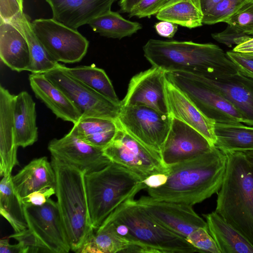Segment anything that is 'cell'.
I'll list each match as a JSON object with an SVG mask.
<instances>
[{"instance_id":"f1b7e54d","label":"cell","mask_w":253,"mask_h":253,"mask_svg":"<svg viewBox=\"0 0 253 253\" xmlns=\"http://www.w3.org/2000/svg\"><path fill=\"white\" fill-rule=\"evenodd\" d=\"M156 18L189 29L203 24L199 0H177L165 5L157 12Z\"/></svg>"},{"instance_id":"7402d4cb","label":"cell","mask_w":253,"mask_h":253,"mask_svg":"<svg viewBox=\"0 0 253 253\" xmlns=\"http://www.w3.org/2000/svg\"><path fill=\"white\" fill-rule=\"evenodd\" d=\"M14 192L21 200L31 193L48 187H55V175L46 157L30 161L15 175L12 176Z\"/></svg>"},{"instance_id":"f907efd6","label":"cell","mask_w":253,"mask_h":253,"mask_svg":"<svg viewBox=\"0 0 253 253\" xmlns=\"http://www.w3.org/2000/svg\"><path fill=\"white\" fill-rule=\"evenodd\" d=\"M176 0H169L164 5L170 4V3H171L173 2H174V1H176Z\"/></svg>"},{"instance_id":"ee69618b","label":"cell","mask_w":253,"mask_h":253,"mask_svg":"<svg viewBox=\"0 0 253 253\" xmlns=\"http://www.w3.org/2000/svg\"><path fill=\"white\" fill-rule=\"evenodd\" d=\"M168 179L167 173H159L151 175L143 180L147 188H155L164 184ZM146 188V189H147Z\"/></svg>"},{"instance_id":"3957f363","label":"cell","mask_w":253,"mask_h":253,"mask_svg":"<svg viewBox=\"0 0 253 253\" xmlns=\"http://www.w3.org/2000/svg\"><path fill=\"white\" fill-rule=\"evenodd\" d=\"M225 153L226 169L215 211L253 246V167L242 152Z\"/></svg>"},{"instance_id":"6da1fadb","label":"cell","mask_w":253,"mask_h":253,"mask_svg":"<svg viewBox=\"0 0 253 253\" xmlns=\"http://www.w3.org/2000/svg\"><path fill=\"white\" fill-rule=\"evenodd\" d=\"M226 166V154L214 146L199 156L168 167L166 182L147 188L148 194L157 200L192 206L218 192Z\"/></svg>"},{"instance_id":"30bf717a","label":"cell","mask_w":253,"mask_h":253,"mask_svg":"<svg viewBox=\"0 0 253 253\" xmlns=\"http://www.w3.org/2000/svg\"><path fill=\"white\" fill-rule=\"evenodd\" d=\"M103 152L112 162L134 172L143 180L153 174L168 172V168L159 154L143 145L120 127L113 140Z\"/></svg>"},{"instance_id":"c3c4849f","label":"cell","mask_w":253,"mask_h":253,"mask_svg":"<svg viewBox=\"0 0 253 253\" xmlns=\"http://www.w3.org/2000/svg\"><path fill=\"white\" fill-rule=\"evenodd\" d=\"M220 0H199L200 5L203 13V16Z\"/></svg>"},{"instance_id":"836d02e7","label":"cell","mask_w":253,"mask_h":253,"mask_svg":"<svg viewBox=\"0 0 253 253\" xmlns=\"http://www.w3.org/2000/svg\"><path fill=\"white\" fill-rule=\"evenodd\" d=\"M224 22L248 35H253V0H246Z\"/></svg>"},{"instance_id":"74e56055","label":"cell","mask_w":253,"mask_h":253,"mask_svg":"<svg viewBox=\"0 0 253 253\" xmlns=\"http://www.w3.org/2000/svg\"><path fill=\"white\" fill-rule=\"evenodd\" d=\"M211 36L215 41L230 47L233 45H239L252 37L229 25L223 31L212 34Z\"/></svg>"},{"instance_id":"ab89813d","label":"cell","mask_w":253,"mask_h":253,"mask_svg":"<svg viewBox=\"0 0 253 253\" xmlns=\"http://www.w3.org/2000/svg\"><path fill=\"white\" fill-rule=\"evenodd\" d=\"M23 12V0H0V20L10 22Z\"/></svg>"},{"instance_id":"ac0fdd59","label":"cell","mask_w":253,"mask_h":253,"mask_svg":"<svg viewBox=\"0 0 253 253\" xmlns=\"http://www.w3.org/2000/svg\"><path fill=\"white\" fill-rule=\"evenodd\" d=\"M117 0H45L51 7L52 18L74 29L111 10Z\"/></svg>"},{"instance_id":"f6af8a7d","label":"cell","mask_w":253,"mask_h":253,"mask_svg":"<svg viewBox=\"0 0 253 253\" xmlns=\"http://www.w3.org/2000/svg\"><path fill=\"white\" fill-rule=\"evenodd\" d=\"M0 253H23L21 245H11L7 239H1L0 241Z\"/></svg>"},{"instance_id":"d590c367","label":"cell","mask_w":253,"mask_h":253,"mask_svg":"<svg viewBox=\"0 0 253 253\" xmlns=\"http://www.w3.org/2000/svg\"><path fill=\"white\" fill-rule=\"evenodd\" d=\"M186 239L199 252L220 253L208 228L200 227L195 229L186 238Z\"/></svg>"},{"instance_id":"7bdbcfd3","label":"cell","mask_w":253,"mask_h":253,"mask_svg":"<svg viewBox=\"0 0 253 253\" xmlns=\"http://www.w3.org/2000/svg\"><path fill=\"white\" fill-rule=\"evenodd\" d=\"M177 25L168 21H161L156 23L154 28L156 32L161 37L171 38L177 31Z\"/></svg>"},{"instance_id":"603a6c76","label":"cell","mask_w":253,"mask_h":253,"mask_svg":"<svg viewBox=\"0 0 253 253\" xmlns=\"http://www.w3.org/2000/svg\"><path fill=\"white\" fill-rule=\"evenodd\" d=\"M0 58L11 70L20 72L27 71L30 64V54L23 35L10 22L0 20Z\"/></svg>"},{"instance_id":"5b68a950","label":"cell","mask_w":253,"mask_h":253,"mask_svg":"<svg viewBox=\"0 0 253 253\" xmlns=\"http://www.w3.org/2000/svg\"><path fill=\"white\" fill-rule=\"evenodd\" d=\"M85 184L90 220L95 230L122 203L147 188L138 174L113 162L85 174Z\"/></svg>"},{"instance_id":"681fc988","label":"cell","mask_w":253,"mask_h":253,"mask_svg":"<svg viewBox=\"0 0 253 253\" xmlns=\"http://www.w3.org/2000/svg\"><path fill=\"white\" fill-rule=\"evenodd\" d=\"M247 160L253 167V150H247L242 152Z\"/></svg>"},{"instance_id":"7a4b0ae2","label":"cell","mask_w":253,"mask_h":253,"mask_svg":"<svg viewBox=\"0 0 253 253\" xmlns=\"http://www.w3.org/2000/svg\"><path fill=\"white\" fill-rule=\"evenodd\" d=\"M143 51L152 66L165 72H182L215 79L239 70L227 53L212 43L150 39Z\"/></svg>"},{"instance_id":"1f68e13d","label":"cell","mask_w":253,"mask_h":253,"mask_svg":"<svg viewBox=\"0 0 253 253\" xmlns=\"http://www.w3.org/2000/svg\"><path fill=\"white\" fill-rule=\"evenodd\" d=\"M12 174L3 176L0 183V213L15 232L28 228L23 204L14 191Z\"/></svg>"},{"instance_id":"5bb4252c","label":"cell","mask_w":253,"mask_h":253,"mask_svg":"<svg viewBox=\"0 0 253 253\" xmlns=\"http://www.w3.org/2000/svg\"><path fill=\"white\" fill-rule=\"evenodd\" d=\"M213 147L197 130L172 117L170 129L162 147L161 157L164 164L168 167L203 154Z\"/></svg>"},{"instance_id":"ba28073f","label":"cell","mask_w":253,"mask_h":253,"mask_svg":"<svg viewBox=\"0 0 253 253\" xmlns=\"http://www.w3.org/2000/svg\"><path fill=\"white\" fill-rule=\"evenodd\" d=\"M172 117L144 106H122L118 126L143 145L159 154L169 132Z\"/></svg>"},{"instance_id":"d4e9b609","label":"cell","mask_w":253,"mask_h":253,"mask_svg":"<svg viewBox=\"0 0 253 253\" xmlns=\"http://www.w3.org/2000/svg\"><path fill=\"white\" fill-rule=\"evenodd\" d=\"M220 253H253V246L215 211L203 214Z\"/></svg>"},{"instance_id":"e0dca14e","label":"cell","mask_w":253,"mask_h":253,"mask_svg":"<svg viewBox=\"0 0 253 253\" xmlns=\"http://www.w3.org/2000/svg\"><path fill=\"white\" fill-rule=\"evenodd\" d=\"M197 76L236 108L242 117V123L253 126V77L239 70L215 79Z\"/></svg>"},{"instance_id":"bcb514c9","label":"cell","mask_w":253,"mask_h":253,"mask_svg":"<svg viewBox=\"0 0 253 253\" xmlns=\"http://www.w3.org/2000/svg\"><path fill=\"white\" fill-rule=\"evenodd\" d=\"M232 50L240 53H253V37L235 46Z\"/></svg>"},{"instance_id":"9a60e30c","label":"cell","mask_w":253,"mask_h":253,"mask_svg":"<svg viewBox=\"0 0 253 253\" xmlns=\"http://www.w3.org/2000/svg\"><path fill=\"white\" fill-rule=\"evenodd\" d=\"M136 201L160 223L185 239L197 228H208L206 221L196 213L192 206L159 201L149 195L142 196Z\"/></svg>"},{"instance_id":"d6986e66","label":"cell","mask_w":253,"mask_h":253,"mask_svg":"<svg viewBox=\"0 0 253 253\" xmlns=\"http://www.w3.org/2000/svg\"><path fill=\"white\" fill-rule=\"evenodd\" d=\"M165 90L169 113L205 136L213 146L215 123L205 116L178 88L166 79Z\"/></svg>"},{"instance_id":"60d3db41","label":"cell","mask_w":253,"mask_h":253,"mask_svg":"<svg viewBox=\"0 0 253 253\" xmlns=\"http://www.w3.org/2000/svg\"><path fill=\"white\" fill-rule=\"evenodd\" d=\"M238 70L253 77V53H244L230 50L226 52Z\"/></svg>"},{"instance_id":"2e32d148","label":"cell","mask_w":253,"mask_h":253,"mask_svg":"<svg viewBox=\"0 0 253 253\" xmlns=\"http://www.w3.org/2000/svg\"><path fill=\"white\" fill-rule=\"evenodd\" d=\"M166 81L165 72L157 67L152 66L139 72L130 79L121 105L144 106L170 115L166 98Z\"/></svg>"},{"instance_id":"7dc6e473","label":"cell","mask_w":253,"mask_h":253,"mask_svg":"<svg viewBox=\"0 0 253 253\" xmlns=\"http://www.w3.org/2000/svg\"><path fill=\"white\" fill-rule=\"evenodd\" d=\"M141 0H120L119 4L122 12L129 13Z\"/></svg>"},{"instance_id":"cb8c5ba5","label":"cell","mask_w":253,"mask_h":253,"mask_svg":"<svg viewBox=\"0 0 253 253\" xmlns=\"http://www.w3.org/2000/svg\"><path fill=\"white\" fill-rule=\"evenodd\" d=\"M13 122L18 147L25 148L37 141L38 128L36 103L31 95L26 91L15 95Z\"/></svg>"},{"instance_id":"8fae6325","label":"cell","mask_w":253,"mask_h":253,"mask_svg":"<svg viewBox=\"0 0 253 253\" xmlns=\"http://www.w3.org/2000/svg\"><path fill=\"white\" fill-rule=\"evenodd\" d=\"M44 74L79 109L82 113L81 119L100 118L117 121L121 105L72 77L63 69L61 64Z\"/></svg>"},{"instance_id":"d6a6232c","label":"cell","mask_w":253,"mask_h":253,"mask_svg":"<svg viewBox=\"0 0 253 253\" xmlns=\"http://www.w3.org/2000/svg\"><path fill=\"white\" fill-rule=\"evenodd\" d=\"M130 243L107 228H98L85 239L78 253H127Z\"/></svg>"},{"instance_id":"7c38bea8","label":"cell","mask_w":253,"mask_h":253,"mask_svg":"<svg viewBox=\"0 0 253 253\" xmlns=\"http://www.w3.org/2000/svg\"><path fill=\"white\" fill-rule=\"evenodd\" d=\"M29 229L47 253H67L71 251L57 202L49 198L41 206L23 205Z\"/></svg>"},{"instance_id":"f546056e","label":"cell","mask_w":253,"mask_h":253,"mask_svg":"<svg viewBox=\"0 0 253 253\" xmlns=\"http://www.w3.org/2000/svg\"><path fill=\"white\" fill-rule=\"evenodd\" d=\"M63 69L73 78L104 95L113 102L121 105L112 82L105 71L94 65L67 67L61 64Z\"/></svg>"},{"instance_id":"52a82bcc","label":"cell","mask_w":253,"mask_h":253,"mask_svg":"<svg viewBox=\"0 0 253 253\" xmlns=\"http://www.w3.org/2000/svg\"><path fill=\"white\" fill-rule=\"evenodd\" d=\"M165 73L167 80L209 119L218 123H242V117L236 108L197 76L182 72Z\"/></svg>"},{"instance_id":"4dcf8cb0","label":"cell","mask_w":253,"mask_h":253,"mask_svg":"<svg viewBox=\"0 0 253 253\" xmlns=\"http://www.w3.org/2000/svg\"><path fill=\"white\" fill-rule=\"evenodd\" d=\"M88 24L100 35L118 39L130 37L142 28L139 23L125 19L119 13L111 10L94 18Z\"/></svg>"},{"instance_id":"44dd1931","label":"cell","mask_w":253,"mask_h":253,"mask_svg":"<svg viewBox=\"0 0 253 253\" xmlns=\"http://www.w3.org/2000/svg\"><path fill=\"white\" fill-rule=\"evenodd\" d=\"M29 81L36 97L57 118L73 124L81 119L82 113L79 109L43 73H32L29 75Z\"/></svg>"},{"instance_id":"83f0119b","label":"cell","mask_w":253,"mask_h":253,"mask_svg":"<svg viewBox=\"0 0 253 253\" xmlns=\"http://www.w3.org/2000/svg\"><path fill=\"white\" fill-rule=\"evenodd\" d=\"M79 138L93 147L103 149L113 140L119 129L116 121L100 118H86L73 124Z\"/></svg>"},{"instance_id":"4316f807","label":"cell","mask_w":253,"mask_h":253,"mask_svg":"<svg viewBox=\"0 0 253 253\" xmlns=\"http://www.w3.org/2000/svg\"><path fill=\"white\" fill-rule=\"evenodd\" d=\"M214 146L224 153L253 150V127L242 123H215Z\"/></svg>"},{"instance_id":"e575fe53","label":"cell","mask_w":253,"mask_h":253,"mask_svg":"<svg viewBox=\"0 0 253 253\" xmlns=\"http://www.w3.org/2000/svg\"><path fill=\"white\" fill-rule=\"evenodd\" d=\"M246 0H221L204 15L203 24L212 25L223 22Z\"/></svg>"},{"instance_id":"9c48e42d","label":"cell","mask_w":253,"mask_h":253,"mask_svg":"<svg viewBox=\"0 0 253 253\" xmlns=\"http://www.w3.org/2000/svg\"><path fill=\"white\" fill-rule=\"evenodd\" d=\"M32 27L47 52L57 62H79L87 53L89 42L77 30L53 18L36 19L32 21Z\"/></svg>"},{"instance_id":"277c9868","label":"cell","mask_w":253,"mask_h":253,"mask_svg":"<svg viewBox=\"0 0 253 253\" xmlns=\"http://www.w3.org/2000/svg\"><path fill=\"white\" fill-rule=\"evenodd\" d=\"M55 175V195L71 251L77 253L95 230L89 212L85 172L51 157Z\"/></svg>"},{"instance_id":"ffe728a7","label":"cell","mask_w":253,"mask_h":253,"mask_svg":"<svg viewBox=\"0 0 253 253\" xmlns=\"http://www.w3.org/2000/svg\"><path fill=\"white\" fill-rule=\"evenodd\" d=\"M15 95L2 85L0 86V175L12 174L13 168L19 165L13 122Z\"/></svg>"},{"instance_id":"f35d334b","label":"cell","mask_w":253,"mask_h":253,"mask_svg":"<svg viewBox=\"0 0 253 253\" xmlns=\"http://www.w3.org/2000/svg\"><path fill=\"white\" fill-rule=\"evenodd\" d=\"M169 0H141L128 13L129 17L144 18L156 14Z\"/></svg>"},{"instance_id":"8d00e7d4","label":"cell","mask_w":253,"mask_h":253,"mask_svg":"<svg viewBox=\"0 0 253 253\" xmlns=\"http://www.w3.org/2000/svg\"><path fill=\"white\" fill-rule=\"evenodd\" d=\"M10 238L18 241L23 251V253H47L34 233L28 228L10 235Z\"/></svg>"},{"instance_id":"b9f144b4","label":"cell","mask_w":253,"mask_h":253,"mask_svg":"<svg viewBox=\"0 0 253 253\" xmlns=\"http://www.w3.org/2000/svg\"><path fill=\"white\" fill-rule=\"evenodd\" d=\"M54 194H55V187H48L31 193L24 197L21 202L23 205L41 206Z\"/></svg>"},{"instance_id":"4fadbf2b","label":"cell","mask_w":253,"mask_h":253,"mask_svg":"<svg viewBox=\"0 0 253 253\" xmlns=\"http://www.w3.org/2000/svg\"><path fill=\"white\" fill-rule=\"evenodd\" d=\"M47 149L52 157L86 174L101 169L112 162L104 155L103 149L84 142L72 128L62 137L51 139Z\"/></svg>"},{"instance_id":"484cf974","label":"cell","mask_w":253,"mask_h":253,"mask_svg":"<svg viewBox=\"0 0 253 253\" xmlns=\"http://www.w3.org/2000/svg\"><path fill=\"white\" fill-rule=\"evenodd\" d=\"M10 23L23 35L28 44L31 61L28 71L44 74L58 66L59 63L50 56L34 33L29 15L23 12Z\"/></svg>"},{"instance_id":"8992f818","label":"cell","mask_w":253,"mask_h":253,"mask_svg":"<svg viewBox=\"0 0 253 253\" xmlns=\"http://www.w3.org/2000/svg\"><path fill=\"white\" fill-rule=\"evenodd\" d=\"M107 217L129 230L130 251L141 253L199 252L183 237L169 230L146 211L134 198L122 203Z\"/></svg>"}]
</instances>
